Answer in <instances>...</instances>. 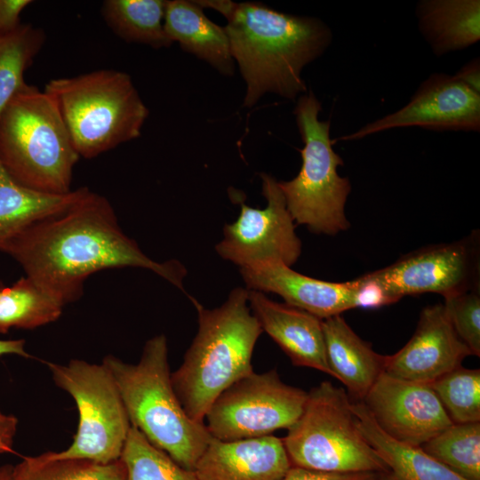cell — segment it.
I'll use <instances>...</instances> for the list:
<instances>
[{
    "mask_svg": "<svg viewBox=\"0 0 480 480\" xmlns=\"http://www.w3.org/2000/svg\"><path fill=\"white\" fill-rule=\"evenodd\" d=\"M0 251L65 305L83 295L91 275L108 268L148 269L185 292L184 266L148 257L124 233L108 200L89 188L66 211L35 223Z\"/></svg>",
    "mask_w": 480,
    "mask_h": 480,
    "instance_id": "cell-1",
    "label": "cell"
},
{
    "mask_svg": "<svg viewBox=\"0 0 480 480\" xmlns=\"http://www.w3.org/2000/svg\"><path fill=\"white\" fill-rule=\"evenodd\" d=\"M221 14L231 56L246 84L244 107L254 106L268 92L294 100L307 92L301 72L332 40L324 22L258 2L228 1Z\"/></svg>",
    "mask_w": 480,
    "mask_h": 480,
    "instance_id": "cell-2",
    "label": "cell"
},
{
    "mask_svg": "<svg viewBox=\"0 0 480 480\" xmlns=\"http://www.w3.org/2000/svg\"><path fill=\"white\" fill-rule=\"evenodd\" d=\"M188 298L197 312V332L171 378L187 414L204 424L214 400L234 382L253 372L252 356L263 332L250 308L246 288L233 289L227 300L212 309Z\"/></svg>",
    "mask_w": 480,
    "mask_h": 480,
    "instance_id": "cell-3",
    "label": "cell"
},
{
    "mask_svg": "<svg viewBox=\"0 0 480 480\" xmlns=\"http://www.w3.org/2000/svg\"><path fill=\"white\" fill-rule=\"evenodd\" d=\"M102 364L115 380L131 425L179 465L194 471L212 437L204 423L187 414L175 394L165 336L147 340L137 364L112 355Z\"/></svg>",
    "mask_w": 480,
    "mask_h": 480,
    "instance_id": "cell-4",
    "label": "cell"
},
{
    "mask_svg": "<svg viewBox=\"0 0 480 480\" xmlns=\"http://www.w3.org/2000/svg\"><path fill=\"white\" fill-rule=\"evenodd\" d=\"M79 157L54 100L27 84L0 114V164L25 187L62 195Z\"/></svg>",
    "mask_w": 480,
    "mask_h": 480,
    "instance_id": "cell-5",
    "label": "cell"
},
{
    "mask_svg": "<svg viewBox=\"0 0 480 480\" xmlns=\"http://www.w3.org/2000/svg\"><path fill=\"white\" fill-rule=\"evenodd\" d=\"M54 100L78 156L93 158L141 134L149 111L131 76L99 69L50 80Z\"/></svg>",
    "mask_w": 480,
    "mask_h": 480,
    "instance_id": "cell-6",
    "label": "cell"
},
{
    "mask_svg": "<svg viewBox=\"0 0 480 480\" xmlns=\"http://www.w3.org/2000/svg\"><path fill=\"white\" fill-rule=\"evenodd\" d=\"M321 110L312 91L298 98L293 114L303 142L302 164L296 177L278 185L295 223L313 233L335 235L349 227L345 204L351 185L337 172L343 160L332 148L330 121L318 118Z\"/></svg>",
    "mask_w": 480,
    "mask_h": 480,
    "instance_id": "cell-7",
    "label": "cell"
},
{
    "mask_svg": "<svg viewBox=\"0 0 480 480\" xmlns=\"http://www.w3.org/2000/svg\"><path fill=\"white\" fill-rule=\"evenodd\" d=\"M283 442L292 466L332 473H388L361 433L348 393L330 381L308 392Z\"/></svg>",
    "mask_w": 480,
    "mask_h": 480,
    "instance_id": "cell-8",
    "label": "cell"
},
{
    "mask_svg": "<svg viewBox=\"0 0 480 480\" xmlns=\"http://www.w3.org/2000/svg\"><path fill=\"white\" fill-rule=\"evenodd\" d=\"M47 365L54 383L76 402L79 415L72 444L52 454L100 463L119 460L132 425L109 370L102 363L80 359Z\"/></svg>",
    "mask_w": 480,
    "mask_h": 480,
    "instance_id": "cell-9",
    "label": "cell"
},
{
    "mask_svg": "<svg viewBox=\"0 0 480 480\" xmlns=\"http://www.w3.org/2000/svg\"><path fill=\"white\" fill-rule=\"evenodd\" d=\"M308 392L290 386L276 369L252 372L226 388L212 404L204 420L210 436L235 441L288 429L301 415Z\"/></svg>",
    "mask_w": 480,
    "mask_h": 480,
    "instance_id": "cell-10",
    "label": "cell"
},
{
    "mask_svg": "<svg viewBox=\"0 0 480 480\" xmlns=\"http://www.w3.org/2000/svg\"><path fill=\"white\" fill-rule=\"evenodd\" d=\"M261 191L267 205L251 207L240 201V214L226 224L223 238L216 244L217 253L240 268L260 262L293 265L301 253V242L295 233V222L288 212L278 181L270 174L260 173Z\"/></svg>",
    "mask_w": 480,
    "mask_h": 480,
    "instance_id": "cell-11",
    "label": "cell"
},
{
    "mask_svg": "<svg viewBox=\"0 0 480 480\" xmlns=\"http://www.w3.org/2000/svg\"><path fill=\"white\" fill-rule=\"evenodd\" d=\"M476 240L466 238L427 246L370 274L399 300L404 296L436 292L448 298L476 289Z\"/></svg>",
    "mask_w": 480,
    "mask_h": 480,
    "instance_id": "cell-12",
    "label": "cell"
},
{
    "mask_svg": "<svg viewBox=\"0 0 480 480\" xmlns=\"http://www.w3.org/2000/svg\"><path fill=\"white\" fill-rule=\"evenodd\" d=\"M412 126L439 132H479L480 93L454 76L435 73L420 84L405 106L337 140H361L386 130Z\"/></svg>",
    "mask_w": 480,
    "mask_h": 480,
    "instance_id": "cell-13",
    "label": "cell"
},
{
    "mask_svg": "<svg viewBox=\"0 0 480 480\" xmlns=\"http://www.w3.org/2000/svg\"><path fill=\"white\" fill-rule=\"evenodd\" d=\"M377 425L398 442L420 447L452 424L429 384L382 372L362 401Z\"/></svg>",
    "mask_w": 480,
    "mask_h": 480,
    "instance_id": "cell-14",
    "label": "cell"
},
{
    "mask_svg": "<svg viewBox=\"0 0 480 480\" xmlns=\"http://www.w3.org/2000/svg\"><path fill=\"white\" fill-rule=\"evenodd\" d=\"M472 356L455 332L444 304L423 308L416 330L396 354L387 356L385 372L400 379L431 384Z\"/></svg>",
    "mask_w": 480,
    "mask_h": 480,
    "instance_id": "cell-15",
    "label": "cell"
},
{
    "mask_svg": "<svg viewBox=\"0 0 480 480\" xmlns=\"http://www.w3.org/2000/svg\"><path fill=\"white\" fill-rule=\"evenodd\" d=\"M240 274L246 289L277 294L286 304L322 320L355 308V280H319L279 262L255 263L241 268Z\"/></svg>",
    "mask_w": 480,
    "mask_h": 480,
    "instance_id": "cell-16",
    "label": "cell"
},
{
    "mask_svg": "<svg viewBox=\"0 0 480 480\" xmlns=\"http://www.w3.org/2000/svg\"><path fill=\"white\" fill-rule=\"evenodd\" d=\"M292 467L273 435L235 441L212 438L194 472L198 480H281Z\"/></svg>",
    "mask_w": 480,
    "mask_h": 480,
    "instance_id": "cell-17",
    "label": "cell"
},
{
    "mask_svg": "<svg viewBox=\"0 0 480 480\" xmlns=\"http://www.w3.org/2000/svg\"><path fill=\"white\" fill-rule=\"evenodd\" d=\"M248 303L262 332L280 347L292 364L313 368L332 377L326 358L322 319L286 303L274 301L259 291L248 290Z\"/></svg>",
    "mask_w": 480,
    "mask_h": 480,
    "instance_id": "cell-18",
    "label": "cell"
},
{
    "mask_svg": "<svg viewBox=\"0 0 480 480\" xmlns=\"http://www.w3.org/2000/svg\"><path fill=\"white\" fill-rule=\"evenodd\" d=\"M322 326L332 377L345 385L348 396L362 402L385 372L387 356L376 353L341 315L323 319Z\"/></svg>",
    "mask_w": 480,
    "mask_h": 480,
    "instance_id": "cell-19",
    "label": "cell"
},
{
    "mask_svg": "<svg viewBox=\"0 0 480 480\" xmlns=\"http://www.w3.org/2000/svg\"><path fill=\"white\" fill-rule=\"evenodd\" d=\"M164 27L172 42L209 63L223 76H233L235 61L224 27L210 20L196 1L166 3Z\"/></svg>",
    "mask_w": 480,
    "mask_h": 480,
    "instance_id": "cell-20",
    "label": "cell"
},
{
    "mask_svg": "<svg viewBox=\"0 0 480 480\" xmlns=\"http://www.w3.org/2000/svg\"><path fill=\"white\" fill-rule=\"evenodd\" d=\"M416 16L420 32L436 56L465 49L480 39L479 0H421Z\"/></svg>",
    "mask_w": 480,
    "mask_h": 480,
    "instance_id": "cell-21",
    "label": "cell"
},
{
    "mask_svg": "<svg viewBox=\"0 0 480 480\" xmlns=\"http://www.w3.org/2000/svg\"><path fill=\"white\" fill-rule=\"evenodd\" d=\"M87 189L62 195L36 191L18 183L0 164V247L35 223L66 211Z\"/></svg>",
    "mask_w": 480,
    "mask_h": 480,
    "instance_id": "cell-22",
    "label": "cell"
},
{
    "mask_svg": "<svg viewBox=\"0 0 480 480\" xmlns=\"http://www.w3.org/2000/svg\"><path fill=\"white\" fill-rule=\"evenodd\" d=\"M351 410L361 433L397 480H466L421 447L398 442L387 435L363 402H351Z\"/></svg>",
    "mask_w": 480,
    "mask_h": 480,
    "instance_id": "cell-23",
    "label": "cell"
},
{
    "mask_svg": "<svg viewBox=\"0 0 480 480\" xmlns=\"http://www.w3.org/2000/svg\"><path fill=\"white\" fill-rule=\"evenodd\" d=\"M164 0H106L101 13L108 26L123 40L159 49L172 40L164 27Z\"/></svg>",
    "mask_w": 480,
    "mask_h": 480,
    "instance_id": "cell-24",
    "label": "cell"
},
{
    "mask_svg": "<svg viewBox=\"0 0 480 480\" xmlns=\"http://www.w3.org/2000/svg\"><path fill=\"white\" fill-rule=\"evenodd\" d=\"M65 304L28 276L0 288V333L34 329L57 320Z\"/></svg>",
    "mask_w": 480,
    "mask_h": 480,
    "instance_id": "cell-25",
    "label": "cell"
},
{
    "mask_svg": "<svg viewBox=\"0 0 480 480\" xmlns=\"http://www.w3.org/2000/svg\"><path fill=\"white\" fill-rule=\"evenodd\" d=\"M13 480H126L121 460L100 463L86 459L57 458L52 452L27 456L12 470Z\"/></svg>",
    "mask_w": 480,
    "mask_h": 480,
    "instance_id": "cell-26",
    "label": "cell"
},
{
    "mask_svg": "<svg viewBox=\"0 0 480 480\" xmlns=\"http://www.w3.org/2000/svg\"><path fill=\"white\" fill-rule=\"evenodd\" d=\"M44 41V32L31 24H20L12 33L0 36V114L27 84L25 72Z\"/></svg>",
    "mask_w": 480,
    "mask_h": 480,
    "instance_id": "cell-27",
    "label": "cell"
},
{
    "mask_svg": "<svg viewBox=\"0 0 480 480\" xmlns=\"http://www.w3.org/2000/svg\"><path fill=\"white\" fill-rule=\"evenodd\" d=\"M420 447L466 480H480V422L452 423Z\"/></svg>",
    "mask_w": 480,
    "mask_h": 480,
    "instance_id": "cell-28",
    "label": "cell"
},
{
    "mask_svg": "<svg viewBox=\"0 0 480 480\" xmlns=\"http://www.w3.org/2000/svg\"><path fill=\"white\" fill-rule=\"evenodd\" d=\"M126 480H198L193 470L179 465L131 427L121 454Z\"/></svg>",
    "mask_w": 480,
    "mask_h": 480,
    "instance_id": "cell-29",
    "label": "cell"
},
{
    "mask_svg": "<svg viewBox=\"0 0 480 480\" xmlns=\"http://www.w3.org/2000/svg\"><path fill=\"white\" fill-rule=\"evenodd\" d=\"M452 423L480 422V370L460 366L431 384Z\"/></svg>",
    "mask_w": 480,
    "mask_h": 480,
    "instance_id": "cell-30",
    "label": "cell"
},
{
    "mask_svg": "<svg viewBox=\"0 0 480 480\" xmlns=\"http://www.w3.org/2000/svg\"><path fill=\"white\" fill-rule=\"evenodd\" d=\"M452 327L472 356H480V296L476 289L444 299Z\"/></svg>",
    "mask_w": 480,
    "mask_h": 480,
    "instance_id": "cell-31",
    "label": "cell"
},
{
    "mask_svg": "<svg viewBox=\"0 0 480 480\" xmlns=\"http://www.w3.org/2000/svg\"><path fill=\"white\" fill-rule=\"evenodd\" d=\"M355 308H378L398 301L370 273L355 279Z\"/></svg>",
    "mask_w": 480,
    "mask_h": 480,
    "instance_id": "cell-32",
    "label": "cell"
},
{
    "mask_svg": "<svg viewBox=\"0 0 480 480\" xmlns=\"http://www.w3.org/2000/svg\"><path fill=\"white\" fill-rule=\"evenodd\" d=\"M382 473H332L292 466L281 480H376Z\"/></svg>",
    "mask_w": 480,
    "mask_h": 480,
    "instance_id": "cell-33",
    "label": "cell"
},
{
    "mask_svg": "<svg viewBox=\"0 0 480 480\" xmlns=\"http://www.w3.org/2000/svg\"><path fill=\"white\" fill-rule=\"evenodd\" d=\"M31 3L30 0H0V36L19 28L20 15Z\"/></svg>",
    "mask_w": 480,
    "mask_h": 480,
    "instance_id": "cell-34",
    "label": "cell"
},
{
    "mask_svg": "<svg viewBox=\"0 0 480 480\" xmlns=\"http://www.w3.org/2000/svg\"><path fill=\"white\" fill-rule=\"evenodd\" d=\"M18 419L0 411V454L12 452Z\"/></svg>",
    "mask_w": 480,
    "mask_h": 480,
    "instance_id": "cell-35",
    "label": "cell"
},
{
    "mask_svg": "<svg viewBox=\"0 0 480 480\" xmlns=\"http://www.w3.org/2000/svg\"><path fill=\"white\" fill-rule=\"evenodd\" d=\"M473 91L480 93V61L476 58L466 63L453 75Z\"/></svg>",
    "mask_w": 480,
    "mask_h": 480,
    "instance_id": "cell-36",
    "label": "cell"
},
{
    "mask_svg": "<svg viewBox=\"0 0 480 480\" xmlns=\"http://www.w3.org/2000/svg\"><path fill=\"white\" fill-rule=\"evenodd\" d=\"M17 355L28 357L24 340H0V356Z\"/></svg>",
    "mask_w": 480,
    "mask_h": 480,
    "instance_id": "cell-37",
    "label": "cell"
},
{
    "mask_svg": "<svg viewBox=\"0 0 480 480\" xmlns=\"http://www.w3.org/2000/svg\"><path fill=\"white\" fill-rule=\"evenodd\" d=\"M12 470H13V466H11V465L0 466V480H13Z\"/></svg>",
    "mask_w": 480,
    "mask_h": 480,
    "instance_id": "cell-38",
    "label": "cell"
},
{
    "mask_svg": "<svg viewBox=\"0 0 480 480\" xmlns=\"http://www.w3.org/2000/svg\"><path fill=\"white\" fill-rule=\"evenodd\" d=\"M376 480H397L390 472L382 473Z\"/></svg>",
    "mask_w": 480,
    "mask_h": 480,
    "instance_id": "cell-39",
    "label": "cell"
},
{
    "mask_svg": "<svg viewBox=\"0 0 480 480\" xmlns=\"http://www.w3.org/2000/svg\"><path fill=\"white\" fill-rule=\"evenodd\" d=\"M3 286H4V285H3V284H2L1 281H0V288H2Z\"/></svg>",
    "mask_w": 480,
    "mask_h": 480,
    "instance_id": "cell-40",
    "label": "cell"
}]
</instances>
